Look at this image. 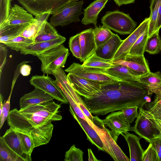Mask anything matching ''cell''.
Listing matches in <instances>:
<instances>
[{
	"label": "cell",
	"instance_id": "cell-1",
	"mask_svg": "<svg viewBox=\"0 0 161 161\" xmlns=\"http://www.w3.org/2000/svg\"><path fill=\"white\" fill-rule=\"evenodd\" d=\"M61 105L53 100L10 111L8 125L16 131L31 136L35 147L48 143L52 137V122L61 120Z\"/></svg>",
	"mask_w": 161,
	"mask_h": 161
},
{
	"label": "cell",
	"instance_id": "cell-2",
	"mask_svg": "<svg viewBox=\"0 0 161 161\" xmlns=\"http://www.w3.org/2000/svg\"><path fill=\"white\" fill-rule=\"evenodd\" d=\"M149 95L143 84L137 81H123L101 85L95 94L83 99L90 113L98 116L132 106L142 107L150 102Z\"/></svg>",
	"mask_w": 161,
	"mask_h": 161
},
{
	"label": "cell",
	"instance_id": "cell-3",
	"mask_svg": "<svg viewBox=\"0 0 161 161\" xmlns=\"http://www.w3.org/2000/svg\"><path fill=\"white\" fill-rule=\"evenodd\" d=\"M69 54V49L61 44L37 56L43 74L53 75L59 68L64 67Z\"/></svg>",
	"mask_w": 161,
	"mask_h": 161
},
{
	"label": "cell",
	"instance_id": "cell-4",
	"mask_svg": "<svg viewBox=\"0 0 161 161\" xmlns=\"http://www.w3.org/2000/svg\"><path fill=\"white\" fill-rule=\"evenodd\" d=\"M101 22L103 25L122 35L131 34L137 26L129 14L118 10L107 12Z\"/></svg>",
	"mask_w": 161,
	"mask_h": 161
},
{
	"label": "cell",
	"instance_id": "cell-5",
	"mask_svg": "<svg viewBox=\"0 0 161 161\" xmlns=\"http://www.w3.org/2000/svg\"><path fill=\"white\" fill-rule=\"evenodd\" d=\"M97 132L101 138L108 151V153L115 161H130L117 144V139L110 131L106 128L103 119L98 116H94L93 122L90 125Z\"/></svg>",
	"mask_w": 161,
	"mask_h": 161
},
{
	"label": "cell",
	"instance_id": "cell-6",
	"mask_svg": "<svg viewBox=\"0 0 161 161\" xmlns=\"http://www.w3.org/2000/svg\"><path fill=\"white\" fill-rule=\"evenodd\" d=\"M65 71L101 85L125 81L112 76L101 69L83 66L82 64L75 62L72 63Z\"/></svg>",
	"mask_w": 161,
	"mask_h": 161
},
{
	"label": "cell",
	"instance_id": "cell-7",
	"mask_svg": "<svg viewBox=\"0 0 161 161\" xmlns=\"http://www.w3.org/2000/svg\"><path fill=\"white\" fill-rule=\"evenodd\" d=\"M83 0L70 3L53 14L50 23L54 27H63L73 22L80 21V16L84 3Z\"/></svg>",
	"mask_w": 161,
	"mask_h": 161
},
{
	"label": "cell",
	"instance_id": "cell-8",
	"mask_svg": "<svg viewBox=\"0 0 161 161\" xmlns=\"http://www.w3.org/2000/svg\"><path fill=\"white\" fill-rule=\"evenodd\" d=\"M35 16L51 11L53 15L67 4L79 0H17Z\"/></svg>",
	"mask_w": 161,
	"mask_h": 161
},
{
	"label": "cell",
	"instance_id": "cell-9",
	"mask_svg": "<svg viewBox=\"0 0 161 161\" xmlns=\"http://www.w3.org/2000/svg\"><path fill=\"white\" fill-rule=\"evenodd\" d=\"M30 84L35 88L43 91L63 103L68 104V101L60 88L58 82L53 80L48 75L33 76L30 80Z\"/></svg>",
	"mask_w": 161,
	"mask_h": 161
},
{
	"label": "cell",
	"instance_id": "cell-10",
	"mask_svg": "<svg viewBox=\"0 0 161 161\" xmlns=\"http://www.w3.org/2000/svg\"><path fill=\"white\" fill-rule=\"evenodd\" d=\"M139 111L134 126L130 131L134 132L141 138L149 143L153 139L158 138L159 131L156 127L145 114L142 107H139Z\"/></svg>",
	"mask_w": 161,
	"mask_h": 161
},
{
	"label": "cell",
	"instance_id": "cell-11",
	"mask_svg": "<svg viewBox=\"0 0 161 161\" xmlns=\"http://www.w3.org/2000/svg\"><path fill=\"white\" fill-rule=\"evenodd\" d=\"M68 81L74 89L83 98H89L100 89L101 85L94 81L68 73Z\"/></svg>",
	"mask_w": 161,
	"mask_h": 161
},
{
	"label": "cell",
	"instance_id": "cell-12",
	"mask_svg": "<svg viewBox=\"0 0 161 161\" xmlns=\"http://www.w3.org/2000/svg\"><path fill=\"white\" fill-rule=\"evenodd\" d=\"M149 23V17L145 18L132 33L123 40L112 59L113 62L122 58L129 53L137 39L148 28Z\"/></svg>",
	"mask_w": 161,
	"mask_h": 161
},
{
	"label": "cell",
	"instance_id": "cell-13",
	"mask_svg": "<svg viewBox=\"0 0 161 161\" xmlns=\"http://www.w3.org/2000/svg\"><path fill=\"white\" fill-rule=\"evenodd\" d=\"M114 64L126 66L142 76L150 72L149 66L144 55L128 54L122 58L113 62Z\"/></svg>",
	"mask_w": 161,
	"mask_h": 161
},
{
	"label": "cell",
	"instance_id": "cell-14",
	"mask_svg": "<svg viewBox=\"0 0 161 161\" xmlns=\"http://www.w3.org/2000/svg\"><path fill=\"white\" fill-rule=\"evenodd\" d=\"M2 137L7 145L19 157L20 161L31 160V157L25 151L18 132L10 127Z\"/></svg>",
	"mask_w": 161,
	"mask_h": 161
},
{
	"label": "cell",
	"instance_id": "cell-15",
	"mask_svg": "<svg viewBox=\"0 0 161 161\" xmlns=\"http://www.w3.org/2000/svg\"><path fill=\"white\" fill-rule=\"evenodd\" d=\"M103 121L104 124L110 129L117 139L119 135L125 133L130 130V125L124 119L121 114V110L111 112Z\"/></svg>",
	"mask_w": 161,
	"mask_h": 161
},
{
	"label": "cell",
	"instance_id": "cell-16",
	"mask_svg": "<svg viewBox=\"0 0 161 161\" xmlns=\"http://www.w3.org/2000/svg\"><path fill=\"white\" fill-rule=\"evenodd\" d=\"M69 111L74 119L77 122L85 133L87 139L92 144L95 145L98 150L108 153V151L101 138L94 128L86 120L78 117L75 114L70 105L69 106Z\"/></svg>",
	"mask_w": 161,
	"mask_h": 161
},
{
	"label": "cell",
	"instance_id": "cell-17",
	"mask_svg": "<svg viewBox=\"0 0 161 161\" xmlns=\"http://www.w3.org/2000/svg\"><path fill=\"white\" fill-rule=\"evenodd\" d=\"M81 49L80 61L83 62L95 53L97 47L94 39L93 29L90 28L79 33Z\"/></svg>",
	"mask_w": 161,
	"mask_h": 161
},
{
	"label": "cell",
	"instance_id": "cell-18",
	"mask_svg": "<svg viewBox=\"0 0 161 161\" xmlns=\"http://www.w3.org/2000/svg\"><path fill=\"white\" fill-rule=\"evenodd\" d=\"M34 19L31 14L15 4L11 7L7 19L1 25H15L31 24Z\"/></svg>",
	"mask_w": 161,
	"mask_h": 161
},
{
	"label": "cell",
	"instance_id": "cell-19",
	"mask_svg": "<svg viewBox=\"0 0 161 161\" xmlns=\"http://www.w3.org/2000/svg\"><path fill=\"white\" fill-rule=\"evenodd\" d=\"M66 40V38L63 36L53 40L33 43L20 48L19 51L21 54L37 56L53 47L63 44Z\"/></svg>",
	"mask_w": 161,
	"mask_h": 161
},
{
	"label": "cell",
	"instance_id": "cell-20",
	"mask_svg": "<svg viewBox=\"0 0 161 161\" xmlns=\"http://www.w3.org/2000/svg\"><path fill=\"white\" fill-rule=\"evenodd\" d=\"M123 41L118 34L114 33L109 40L97 47L95 53L102 58L112 59Z\"/></svg>",
	"mask_w": 161,
	"mask_h": 161
},
{
	"label": "cell",
	"instance_id": "cell-21",
	"mask_svg": "<svg viewBox=\"0 0 161 161\" xmlns=\"http://www.w3.org/2000/svg\"><path fill=\"white\" fill-rule=\"evenodd\" d=\"M53 97L37 88L25 94L20 99V109L28 106L53 100Z\"/></svg>",
	"mask_w": 161,
	"mask_h": 161
},
{
	"label": "cell",
	"instance_id": "cell-22",
	"mask_svg": "<svg viewBox=\"0 0 161 161\" xmlns=\"http://www.w3.org/2000/svg\"><path fill=\"white\" fill-rule=\"evenodd\" d=\"M108 0H95L83 10L84 16L81 22L86 25L93 24L96 26L98 15L105 6Z\"/></svg>",
	"mask_w": 161,
	"mask_h": 161
},
{
	"label": "cell",
	"instance_id": "cell-23",
	"mask_svg": "<svg viewBox=\"0 0 161 161\" xmlns=\"http://www.w3.org/2000/svg\"><path fill=\"white\" fill-rule=\"evenodd\" d=\"M137 82L145 86L150 95L154 93L157 95L161 92V73L150 72L144 75L139 76Z\"/></svg>",
	"mask_w": 161,
	"mask_h": 161
},
{
	"label": "cell",
	"instance_id": "cell-24",
	"mask_svg": "<svg viewBox=\"0 0 161 161\" xmlns=\"http://www.w3.org/2000/svg\"><path fill=\"white\" fill-rule=\"evenodd\" d=\"M121 135L125 138L129 148L130 161H142L144 150L140 142V138L136 135L127 132Z\"/></svg>",
	"mask_w": 161,
	"mask_h": 161
},
{
	"label": "cell",
	"instance_id": "cell-25",
	"mask_svg": "<svg viewBox=\"0 0 161 161\" xmlns=\"http://www.w3.org/2000/svg\"><path fill=\"white\" fill-rule=\"evenodd\" d=\"M51 11L35 16L34 21L23 31L19 36H22L34 41L38 36L43 23L47 21L51 15Z\"/></svg>",
	"mask_w": 161,
	"mask_h": 161
},
{
	"label": "cell",
	"instance_id": "cell-26",
	"mask_svg": "<svg viewBox=\"0 0 161 161\" xmlns=\"http://www.w3.org/2000/svg\"><path fill=\"white\" fill-rule=\"evenodd\" d=\"M101 70L112 76L125 81H137V78L140 76L128 67L120 64H115L111 68Z\"/></svg>",
	"mask_w": 161,
	"mask_h": 161
},
{
	"label": "cell",
	"instance_id": "cell-27",
	"mask_svg": "<svg viewBox=\"0 0 161 161\" xmlns=\"http://www.w3.org/2000/svg\"><path fill=\"white\" fill-rule=\"evenodd\" d=\"M53 75L54 76L58 82L74 99L78 105L82 104L83 102V98L74 89L68 81L67 75H66L62 68H59L57 70Z\"/></svg>",
	"mask_w": 161,
	"mask_h": 161
},
{
	"label": "cell",
	"instance_id": "cell-28",
	"mask_svg": "<svg viewBox=\"0 0 161 161\" xmlns=\"http://www.w3.org/2000/svg\"><path fill=\"white\" fill-rule=\"evenodd\" d=\"M30 24L15 25H0V43L19 36Z\"/></svg>",
	"mask_w": 161,
	"mask_h": 161
},
{
	"label": "cell",
	"instance_id": "cell-29",
	"mask_svg": "<svg viewBox=\"0 0 161 161\" xmlns=\"http://www.w3.org/2000/svg\"><path fill=\"white\" fill-rule=\"evenodd\" d=\"M63 36L58 33L55 27L46 21L43 23L34 43L53 40Z\"/></svg>",
	"mask_w": 161,
	"mask_h": 161
},
{
	"label": "cell",
	"instance_id": "cell-30",
	"mask_svg": "<svg viewBox=\"0 0 161 161\" xmlns=\"http://www.w3.org/2000/svg\"><path fill=\"white\" fill-rule=\"evenodd\" d=\"M145 104L146 108L143 109L146 115L150 119L161 120V92L156 95L153 101Z\"/></svg>",
	"mask_w": 161,
	"mask_h": 161
},
{
	"label": "cell",
	"instance_id": "cell-31",
	"mask_svg": "<svg viewBox=\"0 0 161 161\" xmlns=\"http://www.w3.org/2000/svg\"><path fill=\"white\" fill-rule=\"evenodd\" d=\"M83 66L105 69L115 66L112 59L102 58L96 55L95 53L86 59L82 64Z\"/></svg>",
	"mask_w": 161,
	"mask_h": 161
},
{
	"label": "cell",
	"instance_id": "cell-32",
	"mask_svg": "<svg viewBox=\"0 0 161 161\" xmlns=\"http://www.w3.org/2000/svg\"><path fill=\"white\" fill-rule=\"evenodd\" d=\"M93 33L97 48L107 42L114 34L110 29L103 25L96 26Z\"/></svg>",
	"mask_w": 161,
	"mask_h": 161
},
{
	"label": "cell",
	"instance_id": "cell-33",
	"mask_svg": "<svg viewBox=\"0 0 161 161\" xmlns=\"http://www.w3.org/2000/svg\"><path fill=\"white\" fill-rule=\"evenodd\" d=\"M159 32L157 31L148 37L145 47V52L154 54L159 53L161 51V39Z\"/></svg>",
	"mask_w": 161,
	"mask_h": 161
},
{
	"label": "cell",
	"instance_id": "cell-34",
	"mask_svg": "<svg viewBox=\"0 0 161 161\" xmlns=\"http://www.w3.org/2000/svg\"><path fill=\"white\" fill-rule=\"evenodd\" d=\"M34 42L32 40L19 36L2 43L11 49L18 52L20 48L27 47Z\"/></svg>",
	"mask_w": 161,
	"mask_h": 161
},
{
	"label": "cell",
	"instance_id": "cell-35",
	"mask_svg": "<svg viewBox=\"0 0 161 161\" xmlns=\"http://www.w3.org/2000/svg\"><path fill=\"white\" fill-rule=\"evenodd\" d=\"M160 0L150 1V15L148 27V37L156 32V26L157 20L158 9Z\"/></svg>",
	"mask_w": 161,
	"mask_h": 161
},
{
	"label": "cell",
	"instance_id": "cell-36",
	"mask_svg": "<svg viewBox=\"0 0 161 161\" xmlns=\"http://www.w3.org/2000/svg\"><path fill=\"white\" fill-rule=\"evenodd\" d=\"M0 161H20L18 155L0 137Z\"/></svg>",
	"mask_w": 161,
	"mask_h": 161
},
{
	"label": "cell",
	"instance_id": "cell-37",
	"mask_svg": "<svg viewBox=\"0 0 161 161\" xmlns=\"http://www.w3.org/2000/svg\"><path fill=\"white\" fill-rule=\"evenodd\" d=\"M148 37L147 28L137 39L131 48L128 54L135 55H144L145 47Z\"/></svg>",
	"mask_w": 161,
	"mask_h": 161
},
{
	"label": "cell",
	"instance_id": "cell-38",
	"mask_svg": "<svg viewBox=\"0 0 161 161\" xmlns=\"http://www.w3.org/2000/svg\"><path fill=\"white\" fill-rule=\"evenodd\" d=\"M58 83L60 88L75 114L79 117L86 120L90 124L92 121L86 116L74 99L65 90L62 86L58 82Z\"/></svg>",
	"mask_w": 161,
	"mask_h": 161
},
{
	"label": "cell",
	"instance_id": "cell-39",
	"mask_svg": "<svg viewBox=\"0 0 161 161\" xmlns=\"http://www.w3.org/2000/svg\"><path fill=\"white\" fill-rule=\"evenodd\" d=\"M138 108V106L134 105L127 107L121 110V115L127 123L130 125L137 118Z\"/></svg>",
	"mask_w": 161,
	"mask_h": 161
},
{
	"label": "cell",
	"instance_id": "cell-40",
	"mask_svg": "<svg viewBox=\"0 0 161 161\" xmlns=\"http://www.w3.org/2000/svg\"><path fill=\"white\" fill-rule=\"evenodd\" d=\"M69 45L70 50L73 56L80 60L81 49L79 33L69 38Z\"/></svg>",
	"mask_w": 161,
	"mask_h": 161
},
{
	"label": "cell",
	"instance_id": "cell-41",
	"mask_svg": "<svg viewBox=\"0 0 161 161\" xmlns=\"http://www.w3.org/2000/svg\"><path fill=\"white\" fill-rule=\"evenodd\" d=\"M84 153L80 148L73 145L70 149L65 152L64 161H83Z\"/></svg>",
	"mask_w": 161,
	"mask_h": 161
},
{
	"label": "cell",
	"instance_id": "cell-42",
	"mask_svg": "<svg viewBox=\"0 0 161 161\" xmlns=\"http://www.w3.org/2000/svg\"><path fill=\"white\" fill-rule=\"evenodd\" d=\"M18 132L20 136L22 143L25 152L29 156L31 157L33 150L35 147L34 142L32 138L27 135Z\"/></svg>",
	"mask_w": 161,
	"mask_h": 161
},
{
	"label": "cell",
	"instance_id": "cell-43",
	"mask_svg": "<svg viewBox=\"0 0 161 161\" xmlns=\"http://www.w3.org/2000/svg\"><path fill=\"white\" fill-rule=\"evenodd\" d=\"M13 0H0V25L6 20L11 8Z\"/></svg>",
	"mask_w": 161,
	"mask_h": 161
},
{
	"label": "cell",
	"instance_id": "cell-44",
	"mask_svg": "<svg viewBox=\"0 0 161 161\" xmlns=\"http://www.w3.org/2000/svg\"><path fill=\"white\" fill-rule=\"evenodd\" d=\"M142 161H159L157 152L151 143L144 152Z\"/></svg>",
	"mask_w": 161,
	"mask_h": 161
},
{
	"label": "cell",
	"instance_id": "cell-45",
	"mask_svg": "<svg viewBox=\"0 0 161 161\" xmlns=\"http://www.w3.org/2000/svg\"><path fill=\"white\" fill-rule=\"evenodd\" d=\"M12 91H11L10 94L6 102L3 104L2 112L0 115V128L1 129L4 123L8 116L10 109V100Z\"/></svg>",
	"mask_w": 161,
	"mask_h": 161
},
{
	"label": "cell",
	"instance_id": "cell-46",
	"mask_svg": "<svg viewBox=\"0 0 161 161\" xmlns=\"http://www.w3.org/2000/svg\"><path fill=\"white\" fill-rule=\"evenodd\" d=\"M7 49L6 46L3 43H0V76L2 71L6 62V58L7 55Z\"/></svg>",
	"mask_w": 161,
	"mask_h": 161
},
{
	"label": "cell",
	"instance_id": "cell-47",
	"mask_svg": "<svg viewBox=\"0 0 161 161\" xmlns=\"http://www.w3.org/2000/svg\"><path fill=\"white\" fill-rule=\"evenodd\" d=\"M156 150L159 158V161H161V138H156L153 139L151 142Z\"/></svg>",
	"mask_w": 161,
	"mask_h": 161
},
{
	"label": "cell",
	"instance_id": "cell-48",
	"mask_svg": "<svg viewBox=\"0 0 161 161\" xmlns=\"http://www.w3.org/2000/svg\"><path fill=\"white\" fill-rule=\"evenodd\" d=\"M31 67L30 65L26 64H24L20 67V73L24 76H28L31 73Z\"/></svg>",
	"mask_w": 161,
	"mask_h": 161
},
{
	"label": "cell",
	"instance_id": "cell-49",
	"mask_svg": "<svg viewBox=\"0 0 161 161\" xmlns=\"http://www.w3.org/2000/svg\"><path fill=\"white\" fill-rule=\"evenodd\" d=\"M161 28V0L158 6V15L156 26V32L159 31Z\"/></svg>",
	"mask_w": 161,
	"mask_h": 161
},
{
	"label": "cell",
	"instance_id": "cell-50",
	"mask_svg": "<svg viewBox=\"0 0 161 161\" xmlns=\"http://www.w3.org/2000/svg\"><path fill=\"white\" fill-rule=\"evenodd\" d=\"M150 119L159 130L160 133L158 138H161V120L154 119Z\"/></svg>",
	"mask_w": 161,
	"mask_h": 161
},
{
	"label": "cell",
	"instance_id": "cell-51",
	"mask_svg": "<svg viewBox=\"0 0 161 161\" xmlns=\"http://www.w3.org/2000/svg\"><path fill=\"white\" fill-rule=\"evenodd\" d=\"M115 3L119 6L123 5H126L135 2L136 0H113Z\"/></svg>",
	"mask_w": 161,
	"mask_h": 161
},
{
	"label": "cell",
	"instance_id": "cell-52",
	"mask_svg": "<svg viewBox=\"0 0 161 161\" xmlns=\"http://www.w3.org/2000/svg\"><path fill=\"white\" fill-rule=\"evenodd\" d=\"M88 160L89 161H99L101 160L97 159L95 157L91 148L88 149Z\"/></svg>",
	"mask_w": 161,
	"mask_h": 161
},
{
	"label": "cell",
	"instance_id": "cell-53",
	"mask_svg": "<svg viewBox=\"0 0 161 161\" xmlns=\"http://www.w3.org/2000/svg\"></svg>",
	"mask_w": 161,
	"mask_h": 161
}]
</instances>
